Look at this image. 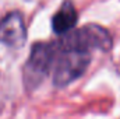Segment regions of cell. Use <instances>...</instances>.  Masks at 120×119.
<instances>
[{
	"instance_id": "1",
	"label": "cell",
	"mask_w": 120,
	"mask_h": 119,
	"mask_svg": "<svg viewBox=\"0 0 120 119\" xmlns=\"http://www.w3.org/2000/svg\"><path fill=\"white\" fill-rule=\"evenodd\" d=\"M60 53V46L56 42H39L31 49L30 59L27 60L24 80L28 88L36 87L48 74L53 63H56Z\"/></svg>"
},
{
	"instance_id": "2",
	"label": "cell",
	"mask_w": 120,
	"mask_h": 119,
	"mask_svg": "<svg viewBox=\"0 0 120 119\" xmlns=\"http://www.w3.org/2000/svg\"><path fill=\"white\" fill-rule=\"evenodd\" d=\"M57 42L60 49H77L85 52H90L91 49L108 51L112 46L110 34L96 24H90L81 30L70 31L68 34H64V36Z\"/></svg>"
},
{
	"instance_id": "3",
	"label": "cell",
	"mask_w": 120,
	"mask_h": 119,
	"mask_svg": "<svg viewBox=\"0 0 120 119\" xmlns=\"http://www.w3.org/2000/svg\"><path fill=\"white\" fill-rule=\"evenodd\" d=\"M90 59V52L77 49H60L53 70L55 86L64 87L71 81L77 80L87 70Z\"/></svg>"
},
{
	"instance_id": "4",
	"label": "cell",
	"mask_w": 120,
	"mask_h": 119,
	"mask_svg": "<svg viewBox=\"0 0 120 119\" xmlns=\"http://www.w3.org/2000/svg\"><path fill=\"white\" fill-rule=\"evenodd\" d=\"M27 38L24 18L18 11L7 14L0 21V41L8 46H21Z\"/></svg>"
},
{
	"instance_id": "5",
	"label": "cell",
	"mask_w": 120,
	"mask_h": 119,
	"mask_svg": "<svg viewBox=\"0 0 120 119\" xmlns=\"http://www.w3.org/2000/svg\"><path fill=\"white\" fill-rule=\"evenodd\" d=\"M77 11L70 0H66L59 11L53 16L52 27L56 34H68L77 24Z\"/></svg>"
}]
</instances>
